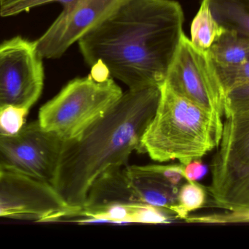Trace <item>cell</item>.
<instances>
[{
	"mask_svg": "<svg viewBox=\"0 0 249 249\" xmlns=\"http://www.w3.org/2000/svg\"><path fill=\"white\" fill-rule=\"evenodd\" d=\"M174 0H122L77 41L91 71L129 89L160 86L184 35Z\"/></svg>",
	"mask_w": 249,
	"mask_h": 249,
	"instance_id": "1",
	"label": "cell"
},
{
	"mask_svg": "<svg viewBox=\"0 0 249 249\" xmlns=\"http://www.w3.org/2000/svg\"><path fill=\"white\" fill-rule=\"evenodd\" d=\"M160 95V86L128 89L80 137L64 140L52 187L74 213L84 207L101 175L125 167L130 154L139 152Z\"/></svg>",
	"mask_w": 249,
	"mask_h": 249,
	"instance_id": "2",
	"label": "cell"
},
{
	"mask_svg": "<svg viewBox=\"0 0 249 249\" xmlns=\"http://www.w3.org/2000/svg\"><path fill=\"white\" fill-rule=\"evenodd\" d=\"M153 117L142 136L139 153L152 160L187 165L218 148L222 116L206 111L174 92L165 82Z\"/></svg>",
	"mask_w": 249,
	"mask_h": 249,
	"instance_id": "3",
	"label": "cell"
},
{
	"mask_svg": "<svg viewBox=\"0 0 249 249\" xmlns=\"http://www.w3.org/2000/svg\"><path fill=\"white\" fill-rule=\"evenodd\" d=\"M123 94L112 77L104 80L91 74L77 77L40 108L38 120L45 130L63 140H72L103 117Z\"/></svg>",
	"mask_w": 249,
	"mask_h": 249,
	"instance_id": "4",
	"label": "cell"
},
{
	"mask_svg": "<svg viewBox=\"0 0 249 249\" xmlns=\"http://www.w3.org/2000/svg\"><path fill=\"white\" fill-rule=\"evenodd\" d=\"M64 140L39 120L15 134L0 133V171L18 172L52 186Z\"/></svg>",
	"mask_w": 249,
	"mask_h": 249,
	"instance_id": "5",
	"label": "cell"
},
{
	"mask_svg": "<svg viewBox=\"0 0 249 249\" xmlns=\"http://www.w3.org/2000/svg\"><path fill=\"white\" fill-rule=\"evenodd\" d=\"M42 58L36 41L17 36L0 45V111L29 110L37 102L45 78Z\"/></svg>",
	"mask_w": 249,
	"mask_h": 249,
	"instance_id": "6",
	"label": "cell"
},
{
	"mask_svg": "<svg viewBox=\"0 0 249 249\" xmlns=\"http://www.w3.org/2000/svg\"><path fill=\"white\" fill-rule=\"evenodd\" d=\"M165 83L190 102L223 117L225 92L207 52L183 35Z\"/></svg>",
	"mask_w": 249,
	"mask_h": 249,
	"instance_id": "7",
	"label": "cell"
},
{
	"mask_svg": "<svg viewBox=\"0 0 249 249\" xmlns=\"http://www.w3.org/2000/svg\"><path fill=\"white\" fill-rule=\"evenodd\" d=\"M74 212L50 184L18 172L0 171V216L53 222L70 218Z\"/></svg>",
	"mask_w": 249,
	"mask_h": 249,
	"instance_id": "8",
	"label": "cell"
},
{
	"mask_svg": "<svg viewBox=\"0 0 249 249\" xmlns=\"http://www.w3.org/2000/svg\"><path fill=\"white\" fill-rule=\"evenodd\" d=\"M122 0H77L64 10L37 39L36 48L42 58H58L90 28L109 14Z\"/></svg>",
	"mask_w": 249,
	"mask_h": 249,
	"instance_id": "9",
	"label": "cell"
},
{
	"mask_svg": "<svg viewBox=\"0 0 249 249\" xmlns=\"http://www.w3.org/2000/svg\"><path fill=\"white\" fill-rule=\"evenodd\" d=\"M218 148L211 165L209 193L249 171V112L226 118Z\"/></svg>",
	"mask_w": 249,
	"mask_h": 249,
	"instance_id": "10",
	"label": "cell"
},
{
	"mask_svg": "<svg viewBox=\"0 0 249 249\" xmlns=\"http://www.w3.org/2000/svg\"><path fill=\"white\" fill-rule=\"evenodd\" d=\"M212 62L222 67H234L249 61V35L225 29L208 51Z\"/></svg>",
	"mask_w": 249,
	"mask_h": 249,
	"instance_id": "11",
	"label": "cell"
},
{
	"mask_svg": "<svg viewBox=\"0 0 249 249\" xmlns=\"http://www.w3.org/2000/svg\"><path fill=\"white\" fill-rule=\"evenodd\" d=\"M209 194L216 208L232 214L249 213V171Z\"/></svg>",
	"mask_w": 249,
	"mask_h": 249,
	"instance_id": "12",
	"label": "cell"
},
{
	"mask_svg": "<svg viewBox=\"0 0 249 249\" xmlns=\"http://www.w3.org/2000/svg\"><path fill=\"white\" fill-rule=\"evenodd\" d=\"M213 17L225 29L249 35V0H207Z\"/></svg>",
	"mask_w": 249,
	"mask_h": 249,
	"instance_id": "13",
	"label": "cell"
},
{
	"mask_svg": "<svg viewBox=\"0 0 249 249\" xmlns=\"http://www.w3.org/2000/svg\"><path fill=\"white\" fill-rule=\"evenodd\" d=\"M225 31L213 17L207 0H202L200 9L192 22V43L200 51L208 52Z\"/></svg>",
	"mask_w": 249,
	"mask_h": 249,
	"instance_id": "14",
	"label": "cell"
},
{
	"mask_svg": "<svg viewBox=\"0 0 249 249\" xmlns=\"http://www.w3.org/2000/svg\"><path fill=\"white\" fill-rule=\"evenodd\" d=\"M207 198V190L196 181H187L178 188L177 203L174 209L177 219L185 220L191 212L202 209Z\"/></svg>",
	"mask_w": 249,
	"mask_h": 249,
	"instance_id": "15",
	"label": "cell"
},
{
	"mask_svg": "<svg viewBox=\"0 0 249 249\" xmlns=\"http://www.w3.org/2000/svg\"><path fill=\"white\" fill-rule=\"evenodd\" d=\"M249 112V82L227 91L224 97V115L228 117Z\"/></svg>",
	"mask_w": 249,
	"mask_h": 249,
	"instance_id": "16",
	"label": "cell"
},
{
	"mask_svg": "<svg viewBox=\"0 0 249 249\" xmlns=\"http://www.w3.org/2000/svg\"><path fill=\"white\" fill-rule=\"evenodd\" d=\"M77 0H0V16L9 17L23 12H27L34 7L48 3L58 2L62 4L64 10L72 7Z\"/></svg>",
	"mask_w": 249,
	"mask_h": 249,
	"instance_id": "17",
	"label": "cell"
},
{
	"mask_svg": "<svg viewBox=\"0 0 249 249\" xmlns=\"http://www.w3.org/2000/svg\"><path fill=\"white\" fill-rule=\"evenodd\" d=\"M213 66L225 94L234 86L249 82V61L234 67H222L214 64Z\"/></svg>",
	"mask_w": 249,
	"mask_h": 249,
	"instance_id": "18",
	"label": "cell"
},
{
	"mask_svg": "<svg viewBox=\"0 0 249 249\" xmlns=\"http://www.w3.org/2000/svg\"><path fill=\"white\" fill-rule=\"evenodd\" d=\"M137 169L142 172L149 174L158 179L162 180L174 187H179L184 179L183 175L184 165L174 164V165H151L145 166H136Z\"/></svg>",
	"mask_w": 249,
	"mask_h": 249,
	"instance_id": "19",
	"label": "cell"
},
{
	"mask_svg": "<svg viewBox=\"0 0 249 249\" xmlns=\"http://www.w3.org/2000/svg\"><path fill=\"white\" fill-rule=\"evenodd\" d=\"M29 109L9 106L0 111V133L4 134H17L26 123Z\"/></svg>",
	"mask_w": 249,
	"mask_h": 249,
	"instance_id": "20",
	"label": "cell"
},
{
	"mask_svg": "<svg viewBox=\"0 0 249 249\" xmlns=\"http://www.w3.org/2000/svg\"><path fill=\"white\" fill-rule=\"evenodd\" d=\"M207 172V168L201 162V159H194L184 165V179L187 181H196L201 179Z\"/></svg>",
	"mask_w": 249,
	"mask_h": 249,
	"instance_id": "21",
	"label": "cell"
},
{
	"mask_svg": "<svg viewBox=\"0 0 249 249\" xmlns=\"http://www.w3.org/2000/svg\"><path fill=\"white\" fill-rule=\"evenodd\" d=\"M244 222H249V213H247V214H246L245 216H244Z\"/></svg>",
	"mask_w": 249,
	"mask_h": 249,
	"instance_id": "22",
	"label": "cell"
}]
</instances>
